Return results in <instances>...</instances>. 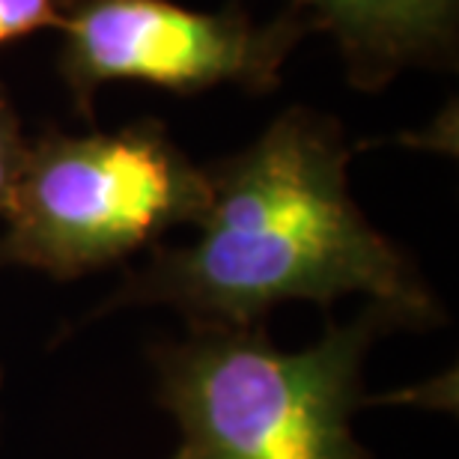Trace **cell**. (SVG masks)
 <instances>
[{"label": "cell", "instance_id": "6da1fadb", "mask_svg": "<svg viewBox=\"0 0 459 459\" xmlns=\"http://www.w3.org/2000/svg\"><path fill=\"white\" fill-rule=\"evenodd\" d=\"M337 119L290 108L251 146L206 168L197 236L155 247L102 310L170 305L191 323L256 325L274 305L361 292L397 325H429L436 299L415 263L382 236L349 191Z\"/></svg>", "mask_w": 459, "mask_h": 459}, {"label": "cell", "instance_id": "7a4b0ae2", "mask_svg": "<svg viewBox=\"0 0 459 459\" xmlns=\"http://www.w3.org/2000/svg\"><path fill=\"white\" fill-rule=\"evenodd\" d=\"M397 325L370 305L301 352L260 325L191 323L155 349L159 400L182 429L186 459H370L352 433L373 337Z\"/></svg>", "mask_w": 459, "mask_h": 459}, {"label": "cell", "instance_id": "3957f363", "mask_svg": "<svg viewBox=\"0 0 459 459\" xmlns=\"http://www.w3.org/2000/svg\"><path fill=\"white\" fill-rule=\"evenodd\" d=\"M206 204V168L155 119L119 132H48L27 146L4 215L0 265L72 281L128 260L173 227L197 224Z\"/></svg>", "mask_w": 459, "mask_h": 459}, {"label": "cell", "instance_id": "277c9868", "mask_svg": "<svg viewBox=\"0 0 459 459\" xmlns=\"http://www.w3.org/2000/svg\"><path fill=\"white\" fill-rule=\"evenodd\" d=\"M57 30L60 78L78 111L93 117L99 90L123 81L177 96L227 84L265 93L314 27L290 6L254 22L238 6L197 13L173 0H69Z\"/></svg>", "mask_w": 459, "mask_h": 459}, {"label": "cell", "instance_id": "5b68a950", "mask_svg": "<svg viewBox=\"0 0 459 459\" xmlns=\"http://www.w3.org/2000/svg\"><path fill=\"white\" fill-rule=\"evenodd\" d=\"M341 48L349 84L367 93L415 66H454L459 0H290Z\"/></svg>", "mask_w": 459, "mask_h": 459}, {"label": "cell", "instance_id": "8992f818", "mask_svg": "<svg viewBox=\"0 0 459 459\" xmlns=\"http://www.w3.org/2000/svg\"><path fill=\"white\" fill-rule=\"evenodd\" d=\"M27 146L30 141L24 137L22 117L9 99V90L0 84V218L6 215L9 200H13L18 179H22Z\"/></svg>", "mask_w": 459, "mask_h": 459}, {"label": "cell", "instance_id": "52a82bcc", "mask_svg": "<svg viewBox=\"0 0 459 459\" xmlns=\"http://www.w3.org/2000/svg\"><path fill=\"white\" fill-rule=\"evenodd\" d=\"M69 0H0V48L45 27H57Z\"/></svg>", "mask_w": 459, "mask_h": 459}, {"label": "cell", "instance_id": "ba28073f", "mask_svg": "<svg viewBox=\"0 0 459 459\" xmlns=\"http://www.w3.org/2000/svg\"><path fill=\"white\" fill-rule=\"evenodd\" d=\"M173 459H186V456H182V454H177V456H173Z\"/></svg>", "mask_w": 459, "mask_h": 459}]
</instances>
